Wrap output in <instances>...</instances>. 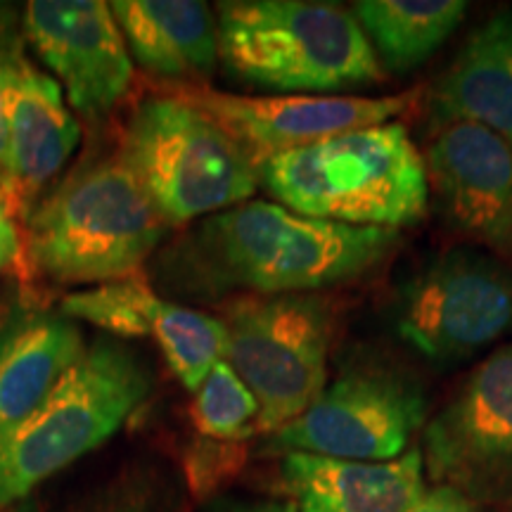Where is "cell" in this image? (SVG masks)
Masks as SVG:
<instances>
[{"label": "cell", "mask_w": 512, "mask_h": 512, "mask_svg": "<svg viewBox=\"0 0 512 512\" xmlns=\"http://www.w3.org/2000/svg\"><path fill=\"white\" fill-rule=\"evenodd\" d=\"M399 230L311 219L278 202H242L197 221L157 256L159 290L192 302L242 294H316L392 254Z\"/></svg>", "instance_id": "obj_1"}, {"label": "cell", "mask_w": 512, "mask_h": 512, "mask_svg": "<svg viewBox=\"0 0 512 512\" xmlns=\"http://www.w3.org/2000/svg\"><path fill=\"white\" fill-rule=\"evenodd\" d=\"M169 226L117 152L76 166L22 226L29 275L53 285H102L138 275Z\"/></svg>", "instance_id": "obj_2"}, {"label": "cell", "mask_w": 512, "mask_h": 512, "mask_svg": "<svg viewBox=\"0 0 512 512\" xmlns=\"http://www.w3.org/2000/svg\"><path fill=\"white\" fill-rule=\"evenodd\" d=\"M261 185L280 207L354 228L399 230L430 207L425 157L403 124L318 140L268 159Z\"/></svg>", "instance_id": "obj_3"}, {"label": "cell", "mask_w": 512, "mask_h": 512, "mask_svg": "<svg viewBox=\"0 0 512 512\" xmlns=\"http://www.w3.org/2000/svg\"><path fill=\"white\" fill-rule=\"evenodd\" d=\"M221 67L283 95H328L384 79L354 12L320 0L216 5Z\"/></svg>", "instance_id": "obj_4"}, {"label": "cell", "mask_w": 512, "mask_h": 512, "mask_svg": "<svg viewBox=\"0 0 512 512\" xmlns=\"http://www.w3.org/2000/svg\"><path fill=\"white\" fill-rule=\"evenodd\" d=\"M152 370L131 344L98 337L53 394L10 432L0 434V508L95 451L143 406Z\"/></svg>", "instance_id": "obj_5"}, {"label": "cell", "mask_w": 512, "mask_h": 512, "mask_svg": "<svg viewBox=\"0 0 512 512\" xmlns=\"http://www.w3.org/2000/svg\"><path fill=\"white\" fill-rule=\"evenodd\" d=\"M117 155L169 228L238 207L261 188L247 152L209 114L169 91L133 107Z\"/></svg>", "instance_id": "obj_6"}, {"label": "cell", "mask_w": 512, "mask_h": 512, "mask_svg": "<svg viewBox=\"0 0 512 512\" xmlns=\"http://www.w3.org/2000/svg\"><path fill=\"white\" fill-rule=\"evenodd\" d=\"M219 311L226 361L259 401L256 434L264 437L323 394L335 306L320 294H242Z\"/></svg>", "instance_id": "obj_7"}, {"label": "cell", "mask_w": 512, "mask_h": 512, "mask_svg": "<svg viewBox=\"0 0 512 512\" xmlns=\"http://www.w3.org/2000/svg\"><path fill=\"white\" fill-rule=\"evenodd\" d=\"M427 408L425 389L411 375L366 363L339 375L299 418L264 434L259 453L394 460L427 425Z\"/></svg>", "instance_id": "obj_8"}, {"label": "cell", "mask_w": 512, "mask_h": 512, "mask_svg": "<svg viewBox=\"0 0 512 512\" xmlns=\"http://www.w3.org/2000/svg\"><path fill=\"white\" fill-rule=\"evenodd\" d=\"M396 330L432 363H456L512 330V266L479 249H451L415 273Z\"/></svg>", "instance_id": "obj_9"}, {"label": "cell", "mask_w": 512, "mask_h": 512, "mask_svg": "<svg viewBox=\"0 0 512 512\" xmlns=\"http://www.w3.org/2000/svg\"><path fill=\"white\" fill-rule=\"evenodd\" d=\"M422 458L439 486L512 503V344L486 356L427 422Z\"/></svg>", "instance_id": "obj_10"}, {"label": "cell", "mask_w": 512, "mask_h": 512, "mask_svg": "<svg viewBox=\"0 0 512 512\" xmlns=\"http://www.w3.org/2000/svg\"><path fill=\"white\" fill-rule=\"evenodd\" d=\"M166 91L192 102L219 124L247 152L249 159L264 166L283 152L306 147L318 140L382 126L411 110L420 91L382 98L358 95H235L209 86H166Z\"/></svg>", "instance_id": "obj_11"}, {"label": "cell", "mask_w": 512, "mask_h": 512, "mask_svg": "<svg viewBox=\"0 0 512 512\" xmlns=\"http://www.w3.org/2000/svg\"><path fill=\"white\" fill-rule=\"evenodd\" d=\"M24 36L86 121L105 119L131 88V53L110 3L31 0Z\"/></svg>", "instance_id": "obj_12"}, {"label": "cell", "mask_w": 512, "mask_h": 512, "mask_svg": "<svg viewBox=\"0 0 512 512\" xmlns=\"http://www.w3.org/2000/svg\"><path fill=\"white\" fill-rule=\"evenodd\" d=\"M430 192L458 233L512 266V150L486 128L448 121L425 152Z\"/></svg>", "instance_id": "obj_13"}, {"label": "cell", "mask_w": 512, "mask_h": 512, "mask_svg": "<svg viewBox=\"0 0 512 512\" xmlns=\"http://www.w3.org/2000/svg\"><path fill=\"white\" fill-rule=\"evenodd\" d=\"M79 140L81 124L69 110L62 86L27 57L12 110L8 157L0 169L10 211L19 226L27 223Z\"/></svg>", "instance_id": "obj_14"}, {"label": "cell", "mask_w": 512, "mask_h": 512, "mask_svg": "<svg viewBox=\"0 0 512 512\" xmlns=\"http://www.w3.org/2000/svg\"><path fill=\"white\" fill-rule=\"evenodd\" d=\"M280 482L299 512H408L425 496V458L420 448L380 463L285 453Z\"/></svg>", "instance_id": "obj_15"}, {"label": "cell", "mask_w": 512, "mask_h": 512, "mask_svg": "<svg viewBox=\"0 0 512 512\" xmlns=\"http://www.w3.org/2000/svg\"><path fill=\"white\" fill-rule=\"evenodd\" d=\"M128 53L164 86H207L221 64L216 10L200 0H114Z\"/></svg>", "instance_id": "obj_16"}, {"label": "cell", "mask_w": 512, "mask_h": 512, "mask_svg": "<svg viewBox=\"0 0 512 512\" xmlns=\"http://www.w3.org/2000/svg\"><path fill=\"white\" fill-rule=\"evenodd\" d=\"M86 349L79 323L60 311L24 306L8 313L0 323V434L29 418Z\"/></svg>", "instance_id": "obj_17"}, {"label": "cell", "mask_w": 512, "mask_h": 512, "mask_svg": "<svg viewBox=\"0 0 512 512\" xmlns=\"http://www.w3.org/2000/svg\"><path fill=\"white\" fill-rule=\"evenodd\" d=\"M437 110L444 124H477L512 150V12L472 31L437 83Z\"/></svg>", "instance_id": "obj_18"}, {"label": "cell", "mask_w": 512, "mask_h": 512, "mask_svg": "<svg viewBox=\"0 0 512 512\" xmlns=\"http://www.w3.org/2000/svg\"><path fill=\"white\" fill-rule=\"evenodd\" d=\"M463 0H358L354 17L382 69L408 74L430 60L463 22Z\"/></svg>", "instance_id": "obj_19"}, {"label": "cell", "mask_w": 512, "mask_h": 512, "mask_svg": "<svg viewBox=\"0 0 512 512\" xmlns=\"http://www.w3.org/2000/svg\"><path fill=\"white\" fill-rule=\"evenodd\" d=\"M150 337L155 339L178 382L195 394L219 361H226V328L209 316L178 302H159L152 309Z\"/></svg>", "instance_id": "obj_20"}, {"label": "cell", "mask_w": 512, "mask_h": 512, "mask_svg": "<svg viewBox=\"0 0 512 512\" xmlns=\"http://www.w3.org/2000/svg\"><path fill=\"white\" fill-rule=\"evenodd\" d=\"M157 302L159 294L150 278L138 273L67 294L60 302V313L72 320H86L114 339H136L150 337V318Z\"/></svg>", "instance_id": "obj_21"}, {"label": "cell", "mask_w": 512, "mask_h": 512, "mask_svg": "<svg viewBox=\"0 0 512 512\" xmlns=\"http://www.w3.org/2000/svg\"><path fill=\"white\" fill-rule=\"evenodd\" d=\"M259 401L240 375L219 361L204 377L190 406V420L197 434L221 441H247L256 434Z\"/></svg>", "instance_id": "obj_22"}, {"label": "cell", "mask_w": 512, "mask_h": 512, "mask_svg": "<svg viewBox=\"0 0 512 512\" xmlns=\"http://www.w3.org/2000/svg\"><path fill=\"white\" fill-rule=\"evenodd\" d=\"M15 512H166V486L150 465H126L117 475L57 505L17 503Z\"/></svg>", "instance_id": "obj_23"}, {"label": "cell", "mask_w": 512, "mask_h": 512, "mask_svg": "<svg viewBox=\"0 0 512 512\" xmlns=\"http://www.w3.org/2000/svg\"><path fill=\"white\" fill-rule=\"evenodd\" d=\"M249 458L247 441H221L197 434L185 448V484L195 498H211L245 470Z\"/></svg>", "instance_id": "obj_24"}, {"label": "cell", "mask_w": 512, "mask_h": 512, "mask_svg": "<svg viewBox=\"0 0 512 512\" xmlns=\"http://www.w3.org/2000/svg\"><path fill=\"white\" fill-rule=\"evenodd\" d=\"M24 60H27L24 43L10 31H0V169L8 157L10 121L19 93V81H22Z\"/></svg>", "instance_id": "obj_25"}, {"label": "cell", "mask_w": 512, "mask_h": 512, "mask_svg": "<svg viewBox=\"0 0 512 512\" xmlns=\"http://www.w3.org/2000/svg\"><path fill=\"white\" fill-rule=\"evenodd\" d=\"M19 252H22V230H19V223L10 211L3 174H0V273L15 264Z\"/></svg>", "instance_id": "obj_26"}, {"label": "cell", "mask_w": 512, "mask_h": 512, "mask_svg": "<svg viewBox=\"0 0 512 512\" xmlns=\"http://www.w3.org/2000/svg\"><path fill=\"white\" fill-rule=\"evenodd\" d=\"M408 512H479L477 503L448 486H437V489L425 491V496L413 505Z\"/></svg>", "instance_id": "obj_27"}, {"label": "cell", "mask_w": 512, "mask_h": 512, "mask_svg": "<svg viewBox=\"0 0 512 512\" xmlns=\"http://www.w3.org/2000/svg\"><path fill=\"white\" fill-rule=\"evenodd\" d=\"M221 512H299L292 501H245L230 503Z\"/></svg>", "instance_id": "obj_28"}, {"label": "cell", "mask_w": 512, "mask_h": 512, "mask_svg": "<svg viewBox=\"0 0 512 512\" xmlns=\"http://www.w3.org/2000/svg\"><path fill=\"white\" fill-rule=\"evenodd\" d=\"M3 320H5V313H3V309H0V323H3Z\"/></svg>", "instance_id": "obj_29"}, {"label": "cell", "mask_w": 512, "mask_h": 512, "mask_svg": "<svg viewBox=\"0 0 512 512\" xmlns=\"http://www.w3.org/2000/svg\"><path fill=\"white\" fill-rule=\"evenodd\" d=\"M0 29H3V27H0Z\"/></svg>", "instance_id": "obj_30"}]
</instances>
